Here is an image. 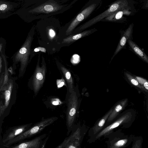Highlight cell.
Returning <instances> with one entry per match:
<instances>
[{"mask_svg":"<svg viewBox=\"0 0 148 148\" xmlns=\"http://www.w3.org/2000/svg\"><path fill=\"white\" fill-rule=\"evenodd\" d=\"M133 25V23L130 25L128 28L124 32L112 58L111 60L125 46L128 40L131 39L132 37Z\"/></svg>","mask_w":148,"mask_h":148,"instance_id":"12","label":"cell"},{"mask_svg":"<svg viewBox=\"0 0 148 148\" xmlns=\"http://www.w3.org/2000/svg\"><path fill=\"white\" fill-rule=\"evenodd\" d=\"M128 101V99L126 98L121 100L116 104L106 121L107 123L112 122L116 118L119 113L125 107Z\"/></svg>","mask_w":148,"mask_h":148,"instance_id":"14","label":"cell"},{"mask_svg":"<svg viewBox=\"0 0 148 148\" xmlns=\"http://www.w3.org/2000/svg\"><path fill=\"white\" fill-rule=\"evenodd\" d=\"M133 116L132 113L127 112L121 115L110 124L105 126L95 136L90 138V142H95L102 136L112 132L117 127L123 126V127H130L133 121Z\"/></svg>","mask_w":148,"mask_h":148,"instance_id":"3","label":"cell"},{"mask_svg":"<svg viewBox=\"0 0 148 148\" xmlns=\"http://www.w3.org/2000/svg\"><path fill=\"white\" fill-rule=\"evenodd\" d=\"M125 74L129 81L132 85L143 91L147 92V90H146L140 85L138 81L134 77L128 73H125Z\"/></svg>","mask_w":148,"mask_h":148,"instance_id":"20","label":"cell"},{"mask_svg":"<svg viewBox=\"0 0 148 148\" xmlns=\"http://www.w3.org/2000/svg\"><path fill=\"white\" fill-rule=\"evenodd\" d=\"M113 110L111 109L101 118L98 120L94 125L91 127L89 131V135L90 138L96 136L103 128L106 121Z\"/></svg>","mask_w":148,"mask_h":148,"instance_id":"11","label":"cell"},{"mask_svg":"<svg viewBox=\"0 0 148 148\" xmlns=\"http://www.w3.org/2000/svg\"><path fill=\"white\" fill-rule=\"evenodd\" d=\"M80 130L78 128L69 137V140L64 148H78L81 139Z\"/></svg>","mask_w":148,"mask_h":148,"instance_id":"15","label":"cell"},{"mask_svg":"<svg viewBox=\"0 0 148 148\" xmlns=\"http://www.w3.org/2000/svg\"><path fill=\"white\" fill-rule=\"evenodd\" d=\"M108 148H111V147H108Z\"/></svg>","mask_w":148,"mask_h":148,"instance_id":"29","label":"cell"},{"mask_svg":"<svg viewBox=\"0 0 148 148\" xmlns=\"http://www.w3.org/2000/svg\"><path fill=\"white\" fill-rule=\"evenodd\" d=\"M20 3L0 0V19L5 18L15 14L20 9Z\"/></svg>","mask_w":148,"mask_h":148,"instance_id":"9","label":"cell"},{"mask_svg":"<svg viewBox=\"0 0 148 148\" xmlns=\"http://www.w3.org/2000/svg\"><path fill=\"white\" fill-rule=\"evenodd\" d=\"M34 28L31 29L25 41L13 56V59L16 62L20 61L23 66L27 64L31 53V45L34 32Z\"/></svg>","mask_w":148,"mask_h":148,"instance_id":"7","label":"cell"},{"mask_svg":"<svg viewBox=\"0 0 148 148\" xmlns=\"http://www.w3.org/2000/svg\"><path fill=\"white\" fill-rule=\"evenodd\" d=\"M143 140L141 136H134L131 148H141Z\"/></svg>","mask_w":148,"mask_h":148,"instance_id":"21","label":"cell"},{"mask_svg":"<svg viewBox=\"0 0 148 148\" xmlns=\"http://www.w3.org/2000/svg\"><path fill=\"white\" fill-rule=\"evenodd\" d=\"M58 119L57 117L54 116L42 119L40 121L37 122L29 129L8 141L6 145L12 144L38 134L46 127L53 123Z\"/></svg>","mask_w":148,"mask_h":148,"instance_id":"5","label":"cell"},{"mask_svg":"<svg viewBox=\"0 0 148 148\" xmlns=\"http://www.w3.org/2000/svg\"><path fill=\"white\" fill-rule=\"evenodd\" d=\"M134 136L129 135L122 132L120 129L113 131L104 136L108 138L106 142L108 147L124 148L129 146L133 140Z\"/></svg>","mask_w":148,"mask_h":148,"instance_id":"4","label":"cell"},{"mask_svg":"<svg viewBox=\"0 0 148 148\" xmlns=\"http://www.w3.org/2000/svg\"><path fill=\"white\" fill-rule=\"evenodd\" d=\"M68 140L69 137L67 139H65L62 144L57 147L56 148H64Z\"/></svg>","mask_w":148,"mask_h":148,"instance_id":"28","label":"cell"},{"mask_svg":"<svg viewBox=\"0 0 148 148\" xmlns=\"http://www.w3.org/2000/svg\"><path fill=\"white\" fill-rule=\"evenodd\" d=\"M39 59L38 60L36 67L32 79V85L35 94L37 95L42 87L45 79L46 66L44 60L42 59L41 66H40Z\"/></svg>","mask_w":148,"mask_h":148,"instance_id":"8","label":"cell"},{"mask_svg":"<svg viewBox=\"0 0 148 148\" xmlns=\"http://www.w3.org/2000/svg\"><path fill=\"white\" fill-rule=\"evenodd\" d=\"M6 44L5 39L2 37L0 38V56L2 52L5 51Z\"/></svg>","mask_w":148,"mask_h":148,"instance_id":"23","label":"cell"},{"mask_svg":"<svg viewBox=\"0 0 148 148\" xmlns=\"http://www.w3.org/2000/svg\"><path fill=\"white\" fill-rule=\"evenodd\" d=\"M138 81L140 85L146 90H148V82L147 81L143 78L137 76L134 77Z\"/></svg>","mask_w":148,"mask_h":148,"instance_id":"22","label":"cell"},{"mask_svg":"<svg viewBox=\"0 0 148 148\" xmlns=\"http://www.w3.org/2000/svg\"><path fill=\"white\" fill-rule=\"evenodd\" d=\"M10 95V92L9 90H6L5 92V99L6 100V103H7L8 101H9Z\"/></svg>","mask_w":148,"mask_h":148,"instance_id":"25","label":"cell"},{"mask_svg":"<svg viewBox=\"0 0 148 148\" xmlns=\"http://www.w3.org/2000/svg\"><path fill=\"white\" fill-rule=\"evenodd\" d=\"M130 8L128 2L126 0H119L114 3L106 11L96 17L89 20L84 23L75 29L72 32L73 34H77L90 27L104 18L109 16L114 13L120 10Z\"/></svg>","mask_w":148,"mask_h":148,"instance_id":"1","label":"cell"},{"mask_svg":"<svg viewBox=\"0 0 148 148\" xmlns=\"http://www.w3.org/2000/svg\"><path fill=\"white\" fill-rule=\"evenodd\" d=\"M56 84L58 88L62 87L65 84H66V85L65 81L63 77H62V79H57L56 80Z\"/></svg>","mask_w":148,"mask_h":148,"instance_id":"24","label":"cell"},{"mask_svg":"<svg viewBox=\"0 0 148 148\" xmlns=\"http://www.w3.org/2000/svg\"><path fill=\"white\" fill-rule=\"evenodd\" d=\"M39 51H41L44 53H45L46 52V50L44 48L41 47H38L35 48L34 49L33 51L37 52Z\"/></svg>","mask_w":148,"mask_h":148,"instance_id":"26","label":"cell"},{"mask_svg":"<svg viewBox=\"0 0 148 148\" xmlns=\"http://www.w3.org/2000/svg\"><path fill=\"white\" fill-rule=\"evenodd\" d=\"M101 1L99 0H92L87 4V6L77 16L71 23L66 31V34H72L76 27L81 22L86 18L95 10L100 6Z\"/></svg>","mask_w":148,"mask_h":148,"instance_id":"6","label":"cell"},{"mask_svg":"<svg viewBox=\"0 0 148 148\" xmlns=\"http://www.w3.org/2000/svg\"><path fill=\"white\" fill-rule=\"evenodd\" d=\"M49 35L51 38H53L55 35V33L54 30L51 29H50L49 31Z\"/></svg>","mask_w":148,"mask_h":148,"instance_id":"27","label":"cell"},{"mask_svg":"<svg viewBox=\"0 0 148 148\" xmlns=\"http://www.w3.org/2000/svg\"><path fill=\"white\" fill-rule=\"evenodd\" d=\"M27 125H24L15 128L3 141V142H8L23 132L27 129Z\"/></svg>","mask_w":148,"mask_h":148,"instance_id":"19","label":"cell"},{"mask_svg":"<svg viewBox=\"0 0 148 148\" xmlns=\"http://www.w3.org/2000/svg\"><path fill=\"white\" fill-rule=\"evenodd\" d=\"M58 67L61 73L62 77L65 80L67 88V91L72 92L75 87L74 80L69 70L64 66L58 63H57Z\"/></svg>","mask_w":148,"mask_h":148,"instance_id":"10","label":"cell"},{"mask_svg":"<svg viewBox=\"0 0 148 148\" xmlns=\"http://www.w3.org/2000/svg\"><path fill=\"white\" fill-rule=\"evenodd\" d=\"M127 42L132 51L143 60L148 63V57L144 51L131 39H128Z\"/></svg>","mask_w":148,"mask_h":148,"instance_id":"18","label":"cell"},{"mask_svg":"<svg viewBox=\"0 0 148 148\" xmlns=\"http://www.w3.org/2000/svg\"><path fill=\"white\" fill-rule=\"evenodd\" d=\"M79 94L78 89L76 86L72 92L67 91L66 95V124L69 128L73 125L77 114L79 103Z\"/></svg>","mask_w":148,"mask_h":148,"instance_id":"2","label":"cell"},{"mask_svg":"<svg viewBox=\"0 0 148 148\" xmlns=\"http://www.w3.org/2000/svg\"><path fill=\"white\" fill-rule=\"evenodd\" d=\"M44 136L42 135L37 137L31 140L22 143L12 148H44L42 141Z\"/></svg>","mask_w":148,"mask_h":148,"instance_id":"13","label":"cell"},{"mask_svg":"<svg viewBox=\"0 0 148 148\" xmlns=\"http://www.w3.org/2000/svg\"><path fill=\"white\" fill-rule=\"evenodd\" d=\"M130 8L123 9L117 11L113 14L104 18L102 21L116 22L123 18L124 15H129L132 12L130 10Z\"/></svg>","mask_w":148,"mask_h":148,"instance_id":"17","label":"cell"},{"mask_svg":"<svg viewBox=\"0 0 148 148\" xmlns=\"http://www.w3.org/2000/svg\"><path fill=\"white\" fill-rule=\"evenodd\" d=\"M97 30V29L94 28L85 30L75 34L70 35L64 38L62 42V43L68 44L73 42L82 38L90 35Z\"/></svg>","mask_w":148,"mask_h":148,"instance_id":"16","label":"cell"}]
</instances>
